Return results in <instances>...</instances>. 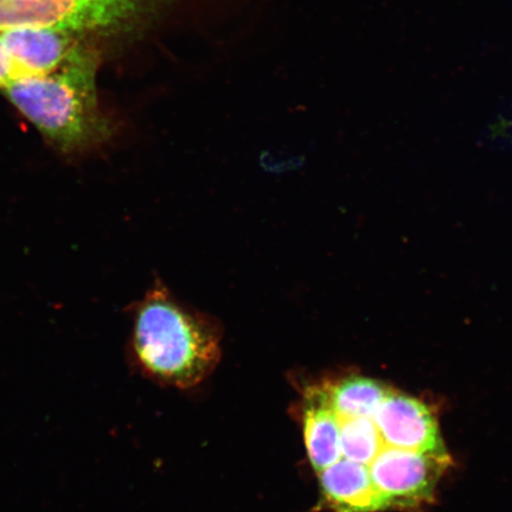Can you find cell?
Listing matches in <instances>:
<instances>
[{"mask_svg": "<svg viewBox=\"0 0 512 512\" xmlns=\"http://www.w3.org/2000/svg\"><path fill=\"white\" fill-rule=\"evenodd\" d=\"M2 38L14 63L16 79L53 72L82 40L74 32L48 28L6 30Z\"/></svg>", "mask_w": 512, "mask_h": 512, "instance_id": "cell-6", "label": "cell"}, {"mask_svg": "<svg viewBox=\"0 0 512 512\" xmlns=\"http://www.w3.org/2000/svg\"><path fill=\"white\" fill-rule=\"evenodd\" d=\"M133 350L152 379L194 387L219 363L220 332L208 317L179 304L157 281L137 307Z\"/></svg>", "mask_w": 512, "mask_h": 512, "instance_id": "cell-2", "label": "cell"}, {"mask_svg": "<svg viewBox=\"0 0 512 512\" xmlns=\"http://www.w3.org/2000/svg\"><path fill=\"white\" fill-rule=\"evenodd\" d=\"M339 444L342 458L366 466L386 447L374 418L339 420Z\"/></svg>", "mask_w": 512, "mask_h": 512, "instance_id": "cell-10", "label": "cell"}, {"mask_svg": "<svg viewBox=\"0 0 512 512\" xmlns=\"http://www.w3.org/2000/svg\"><path fill=\"white\" fill-rule=\"evenodd\" d=\"M304 440L311 465L317 473L342 458L339 420L326 387L306 390L303 405Z\"/></svg>", "mask_w": 512, "mask_h": 512, "instance_id": "cell-8", "label": "cell"}, {"mask_svg": "<svg viewBox=\"0 0 512 512\" xmlns=\"http://www.w3.org/2000/svg\"><path fill=\"white\" fill-rule=\"evenodd\" d=\"M99 67V50L81 40L53 72L18 78L4 92L57 151L72 155L98 149L118 128L101 110Z\"/></svg>", "mask_w": 512, "mask_h": 512, "instance_id": "cell-1", "label": "cell"}, {"mask_svg": "<svg viewBox=\"0 0 512 512\" xmlns=\"http://www.w3.org/2000/svg\"><path fill=\"white\" fill-rule=\"evenodd\" d=\"M16 79L14 63L6 50L2 36H0V87L5 88Z\"/></svg>", "mask_w": 512, "mask_h": 512, "instance_id": "cell-11", "label": "cell"}, {"mask_svg": "<svg viewBox=\"0 0 512 512\" xmlns=\"http://www.w3.org/2000/svg\"><path fill=\"white\" fill-rule=\"evenodd\" d=\"M374 421L386 447L415 452L446 451L431 409L411 396L389 390Z\"/></svg>", "mask_w": 512, "mask_h": 512, "instance_id": "cell-5", "label": "cell"}, {"mask_svg": "<svg viewBox=\"0 0 512 512\" xmlns=\"http://www.w3.org/2000/svg\"><path fill=\"white\" fill-rule=\"evenodd\" d=\"M176 0H0V31L60 29L79 36L132 38Z\"/></svg>", "mask_w": 512, "mask_h": 512, "instance_id": "cell-3", "label": "cell"}, {"mask_svg": "<svg viewBox=\"0 0 512 512\" xmlns=\"http://www.w3.org/2000/svg\"><path fill=\"white\" fill-rule=\"evenodd\" d=\"M448 465L446 451L415 452L384 447L368 469L389 509L416 510L433 501Z\"/></svg>", "mask_w": 512, "mask_h": 512, "instance_id": "cell-4", "label": "cell"}, {"mask_svg": "<svg viewBox=\"0 0 512 512\" xmlns=\"http://www.w3.org/2000/svg\"><path fill=\"white\" fill-rule=\"evenodd\" d=\"M326 390L339 420L373 419L389 392L382 383L366 377H349Z\"/></svg>", "mask_w": 512, "mask_h": 512, "instance_id": "cell-9", "label": "cell"}, {"mask_svg": "<svg viewBox=\"0 0 512 512\" xmlns=\"http://www.w3.org/2000/svg\"><path fill=\"white\" fill-rule=\"evenodd\" d=\"M318 476L324 507L332 512H383L389 509L366 465L341 458Z\"/></svg>", "mask_w": 512, "mask_h": 512, "instance_id": "cell-7", "label": "cell"}]
</instances>
